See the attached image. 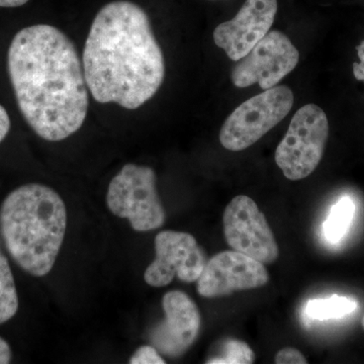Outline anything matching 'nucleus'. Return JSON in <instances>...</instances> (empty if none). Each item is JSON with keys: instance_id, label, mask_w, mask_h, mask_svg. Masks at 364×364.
I'll return each mask as SVG.
<instances>
[{"instance_id": "obj_19", "label": "nucleus", "mask_w": 364, "mask_h": 364, "mask_svg": "<svg viewBox=\"0 0 364 364\" xmlns=\"http://www.w3.org/2000/svg\"><path fill=\"white\" fill-rule=\"evenodd\" d=\"M359 62L353 63V73L358 80L364 81V42L358 47Z\"/></svg>"}, {"instance_id": "obj_4", "label": "nucleus", "mask_w": 364, "mask_h": 364, "mask_svg": "<svg viewBox=\"0 0 364 364\" xmlns=\"http://www.w3.org/2000/svg\"><path fill=\"white\" fill-rule=\"evenodd\" d=\"M107 205L112 214L128 219L138 232L156 230L166 218L157 193L156 174L149 166L124 165L109 183Z\"/></svg>"}, {"instance_id": "obj_6", "label": "nucleus", "mask_w": 364, "mask_h": 364, "mask_svg": "<svg viewBox=\"0 0 364 364\" xmlns=\"http://www.w3.org/2000/svg\"><path fill=\"white\" fill-rule=\"evenodd\" d=\"M294 93L287 86H274L249 98L223 124L220 142L225 149L243 151L260 140L291 112Z\"/></svg>"}, {"instance_id": "obj_12", "label": "nucleus", "mask_w": 364, "mask_h": 364, "mask_svg": "<svg viewBox=\"0 0 364 364\" xmlns=\"http://www.w3.org/2000/svg\"><path fill=\"white\" fill-rule=\"evenodd\" d=\"M162 308L164 321L152 330L150 341L158 352L169 358H178L198 338L202 326L200 310L181 291L165 294Z\"/></svg>"}, {"instance_id": "obj_22", "label": "nucleus", "mask_w": 364, "mask_h": 364, "mask_svg": "<svg viewBox=\"0 0 364 364\" xmlns=\"http://www.w3.org/2000/svg\"><path fill=\"white\" fill-rule=\"evenodd\" d=\"M30 0H0V7H6V9H13V7H20L26 4Z\"/></svg>"}, {"instance_id": "obj_21", "label": "nucleus", "mask_w": 364, "mask_h": 364, "mask_svg": "<svg viewBox=\"0 0 364 364\" xmlns=\"http://www.w3.org/2000/svg\"><path fill=\"white\" fill-rule=\"evenodd\" d=\"M11 358H13V351L11 346L6 340L0 337V364L9 363Z\"/></svg>"}, {"instance_id": "obj_13", "label": "nucleus", "mask_w": 364, "mask_h": 364, "mask_svg": "<svg viewBox=\"0 0 364 364\" xmlns=\"http://www.w3.org/2000/svg\"><path fill=\"white\" fill-rule=\"evenodd\" d=\"M358 308V301L334 294L329 299H312L306 306V318L326 321L343 318Z\"/></svg>"}, {"instance_id": "obj_9", "label": "nucleus", "mask_w": 364, "mask_h": 364, "mask_svg": "<svg viewBox=\"0 0 364 364\" xmlns=\"http://www.w3.org/2000/svg\"><path fill=\"white\" fill-rule=\"evenodd\" d=\"M154 245L156 257L144 273L146 284L166 287L176 277L188 284L198 282L207 257L193 235L167 230L157 234Z\"/></svg>"}, {"instance_id": "obj_17", "label": "nucleus", "mask_w": 364, "mask_h": 364, "mask_svg": "<svg viewBox=\"0 0 364 364\" xmlns=\"http://www.w3.org/2000/svg\"><path fill=\"white\" fill-rule=\"evenodd\" d=\"M131 364H164V360L159 352L153 345H144L136 349L130 359Z\"/></svg>"}, {"instance_id": "obj_14", "label": "nucleus", "mask_w": 364, "mask_h": 364, "mask_svg": "<svg viewBox=\"0 0 364 364\" xmlns=\"http://www.w3.org/2000/svg\"><path fill=\"white\" fill-rule=\"evenodd\" d=\"M18 291L9 260L0 247V325L16 316L18 310Z\"/></svg>"}, {"instance_id": "obj_5", "label": "nucleus", "mask_w": 364, "mask_h": 364, "mask_svg": "<svg viewBox=\"0 0 364 364\" xmlns=\"http://www.w3.org/2000/svg\"><path fill=\"white\" fill-rule=\"evenodd\" d=\"M329 136V122L321 107L306 105L294 114L286 136L275 151V162L289 181L313 173L322 160Z\"/></svg>"}, {"instance_id": "obj_18", "label": "nucleus", "mask_w": 364, "mask_h": 364, "mask_svg": "<svg viewBox=\"0 0 364 364\" xmlns=\"http://www.w3.org/2000/svg\"><path fill=\"white\" fill-rule=\"evenodd\" d=\"M275 363L277 364H306L308 360L303 355L301 351L293 347H287L282 349L275 356Z\"/></svg>"}, {"instance_id": "obj_3", "label": "nucleus", "mask_w": 364, "mask_h": 364, "mask_svg": "<svg viewBox=\"0 0 364 364\" xmlns=\"http://www.w3.org/2000/svg\"><path fill=\"white\" fill-rule=\"evenodd\" d=\"M66 228L65 203L44 184L28 183L14 189L0 207V235L6 250L33 277L51 272Z\"/></svg>"}, {"instance_id": "obj_7", "label": "nucleus", "mask_w": 364, "mask_h": 364, "mask_svg": "<svg viewBox=\"0 0 364 364\" xmlns=\"http://www.w3.org/2000/svg\"><path fill=\"white\" fill-rule=\"evenodd\" d=\"M225 238L237 252L263 264H272L279 255V245L264 214L247 196L234 198L225 208Z\"/></svg>"}, {"instance_id": "obj_10", "label": "nucleus", "mask_w": 364, "mask_h": 364, "mask_svg": "<svg viewBox=\"0 0 364 364\" xmlns=\"http://www.w3.org/2000/svg\"><path fill=\"white\" fill-rule=\"evenodd\" d=\"M269 274L263 263L237 251L215 254L198 279V293L203 298L230 296L235 291L264 287Z\"/></svg>"}, {"instance_id": "obj_2", "label": "nucleus", "mask_w": 364, "mask_h": 364, "mask_svg": "<svg viewBox=\"0 0 364 364\" xmlns=\"http://www.w3.org/2000/svg\"><path fill=\"white\" fill-rule=\"evenodd\" d=\"M82 66L100 104L136 109L154 97L164 80L165 62L142 7L127 0L105 4L91 25Z\"/></svg>"}, {"instance_id": "obj_23", "label": "nucleus", "mask_w": 364, "mask_h": 364, "mask_svg": "<svg viewBox=\"0 0 364 364\" xmlns=\"http://www.w3.org/2000/svg\"><path fill=\"white\" fill-rule=\"evenodd\" d=\"M361 325H363V329H364V315L363 317V320H361Z\"/></svg>"}, {"instance_id": "obj_15", "label": "nucleus", "mask_w": 364, "mask_h": 364, "mask_svg": "<svg viewBox=\"0 0 364 364\" xmlns=\"http://www.w3.org/2000/svg\"><path fill=\"white\" fill-rule=\"evenodd\" d=\"M355 213V205L350 198H342L330 212L324 224L326 239L331 243H337L343 238L350 227Z\"/></svg>"}, {"instance_id": "obj_16", "label": "nucleus", "mask_w": 364, "mask_h": 364, "mask_svg": "<svg viewBox=\"0 0 364 364\" xmlns=\"http://www.w3.org/2000/svg\"><path fill=\"white\" fill-rule=\"evenodd\" d=\"M255 360L252 349L246 342L228 339L223 343L219 356L208 359L210 364H250Z\"/></svg>"}, {"instance_id": "obj_11", "label": "nucleus", "mask_w": 364, "mask_h": 364, "mask_svg": "<svg viewBox=\"0 0 364 364\" xmlns=\"http://www.w3.org/2000/svg\"><path fill=\"white\" fill-rule=\"evenodd\" d=\"M277 11V0H246L235 18L215 28V45L238 61L269 33Z\"/></svg>"}, {"instance_id": "obj_20", "label": "nucleus", "mask_w": 364, "mask_h": 364, "mask_svg": "<svg viewBox=\"0 0 364 364\" xmlns=\"http://www.w3.org/2000/svg\"><path fill=\"white\" fill-rule=\"evenodd\" d=\"M11 130V119L4 107L0 105V143L6 139Z\"/></svg>"}, {"instance_id": "obj_1", "label": "nucleus", "mask_w": 364, "mask_h": 364, "mask_svg": "<svg viewBox=\"0 0 364 364\" xmlns=\"http://www.w3.org/2000/svg\"><path fill=\"white\" fill-rule=\"evenodd\" d=\"M7 69L20 111L50 142L65 140L85 123L88 86L77 50L55 26H26L14 36Z\"/></svg>"}, {"instance_id": "obj_8", "label": "nucleus", "mask_w": 364, "mask_h": 364, "mask_svg": "<svg viewBox=\"0 0 364 364\" xmlns=\"http://www.w3.org/2000/svg\"><path fill=\"white\" fill-rule=\"evenodd\" d=\"M299 54L291 40L279 31L269 32L232 69L234 85L245 88L258 83L263 90L274 87L298 65Z\"/></svg>"}]
</instances>
